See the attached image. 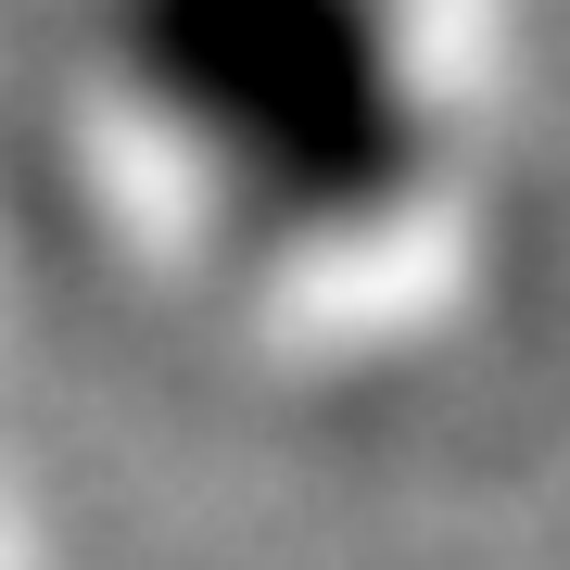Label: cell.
<instances>
[{"label": "cell", "instance_id": "1", "mask_svg": "<svg viewBox=\"0 0 570 570\" xmlns=\"http://www.w3.org/2000/svg\"><path fill=\"white\" fill-rule=\"evenodd\" d=\"M0 204L190 393L419 431L558 292L546 0H0Z\"/></svg>", "mask_w": 570, "mask_h": 570}, {"label": "cell", "instance_id": "2", "mask_svg": "<svg viewBox=\"0 0 570 570\" xmlns=\"http://www.w3.org/2000/svg\"><path fill=\"white\" fill-rule=\"evenodd\" d=\"M0 570H89L77 546H63V520L26 494V469H13V444H0Z\"/></svg>", "mask_w": 570, "mask_h": 570}]
</instances>
